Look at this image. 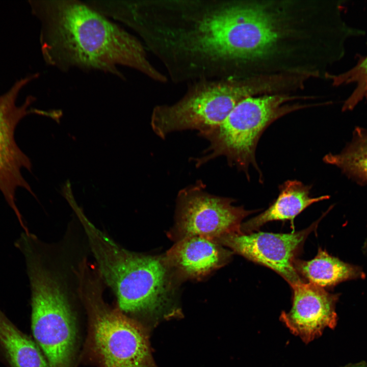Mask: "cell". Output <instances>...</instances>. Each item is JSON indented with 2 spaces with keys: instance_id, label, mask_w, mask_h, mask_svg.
Listing matches in <instances>:
<instances>
[{
  "instance_id": "cell-19",
  "label": "cell",
  "mask_w": 367,
  "mask_h": 367,
  "mask_svg": "<svg viewBox=\"0 0 367 367\" xmlns=\"http://www.w3.org/2000/svg\"><path fill=\"white\" fill-rule=\"evenodd\" d=\"M365 246V249H367V242H366Z\"/></svg>"
},
{
  "instance_id": "cell-12",
  "label": "cell",
  "mask_w": 367,
  "mask_h": 367,
  "mask_svg": "<svg viewBox=\"0 0 367 367\" xmlns=\"http://www.w3.org/2000/svg\"><path fill=\"white\" fill-rule=\"evenodd\" d=\"M232 253L214 241L195 236L176 242L165 256L182 281L203 279L227 264Z\"/></svg>"
},
{
  "instance_id": "cell-6",
  "label": "cell",
  "mask_w": 367,
  "mask_h": 367,
  "mask_svg": "<svg viewBox=\"0 0 367 367\" xmlns=\"http://www.w3.org/2000/svg\"><path fill=\"white\" fill-rule=\"evenodd\" d=\"M290 98L284 95L250 96L239 102L222 123L203 137L209 142L197 166L219 156L245 169L255 163V150L265 129L289 110L281 106Z\"/></svg>"
},
{
  "instance_id": "cell-9",
  "label": "cell",
  "mask_w": 367,
  "mask_h": 367,
  "mask_svg": "<svg viewBox=\"0 0 367 367\" xmlns=\"http://www.w3.org/2000/svg\"><path fill=\"white\" fill-rule=\"evenodd\" d=\"M36 77V74L19 80L0 96V191L24 230L27 228L15 202V193L18 188H22L33 196L35 195L21 173L23 169L31 172V162L17 145L14 133L19 121L32 113V109L29 107L35 98L29 96L19 106L16 104V99L22 88Z\"/></svg>"
},
{
  "instance_id": "cell-16",
  "label": "cell",
  "mask_w": 367,
  "mask_h": 367,
  "mask_svg": "<svg viewBox=\"0 0 367 367\" xmlns=\"http://www.w3.org/2000/svg\"><path fill=\"white\" fill-rule=\"evenodd\" d=\"M326 163L367 180V134L358 136L349 147L338 154H327Z\"/></svg>"
},
{
  "instance_id": "cell-2",
  "label": "cell",
  "mask_w": 367,
  "mask_h": 367,
  "mask_svg": "<svg viewBox=\"0 0 367 367\" xmlns=\"http://www.w3.org/2000/svg\"><path fill=\"white\" fill-rule=\"evenodd\" d=\"M85 232L104 283L115 294L125 313L153 316L172 311L180 282L165 254L128 251L94 225Z\"/></svg>"
},
{
  "instance_id": "cell-10",
  "label": "cell",
  "mask_w": 367,
  "mask_h": 367,
  "mask_svg": "<svg viewBox=\"0 0 367 367\" xmlns=\"http://www.w3.org/2000/svg\"><path fill=\"white\" fill-rule=\"evenodd\" d=\"M314 226L291 233H233L215 242L248 259L272 269L292 286L303 281L295 268L294 257Z\"/></svg>"
},
{
  "instance_id": "cell-8",
  "label": "cell",
  "mask_w": 367,
  "mask_h": 367,
  "mask_svg": "<svg viewBox=\"0 0 367 367\" xmlns=\"http://www.w3.org/2000/svg\"><path fill=\"white\" fill-rule=\"evenodd\" d=\"M232 201L209 194L200 182L183 189L177 196L175 222L168 237L175 242L195 236L216 241L242 233L241 221L252 212L232 205Z\"/></svg>"
},
{
  "instance_id": "cell-1",
  "label": "cell",
  "mask_w": 367,
  "mask_h": 367,
  "mask_svg": "<svg viewBox=\"0 0 367 367\" xmlns=\"http://www.w3.org/2000/svg\"><path fill=\"white\" fill-rule=\"evenodd\" d=\"M41 23V49L45 62L62 71L77 68L123 78L119 66L137 70L160 83L166 74L150 61L140 39L86 2H30Z\"/></svg>"
},
{
  "instance_id": "cell-11",
  "label": "cell",
  "mask_w": 367,
  "mask_h": 367,
  "mask_svg": "<svg viewBox=\"0 0 367 367\" xmlns=\"http://www.w3.org/2000/svg\"><path fill=\"white\" fill-rule=\"evenodd\" d=\"M291 286L292 308L288 312H282L280 320L293 334L308 344L321 336L325 328H334L338 294L329 293L310 282L301 281Z\"/></svg>"
},
{
  "instance_id": "cell-14",
  "label": "cell",
  "mask_w": 367,
  "mask_h": 367,
  "mask_svg": "<svg viewBox=\"0 0 367 367\" xmlns=\"http://www.w3.org/2000/svg\"><path fill=\"white\" fill-rule=\"evenodd\" d=\"M0 347L11 367H49L36 343L0 309Z\"/></svg>"
},
{
  "instance_id": "cell-17",
  "label": "cell",
  "mask_w": 367,
  "mask_h": 367,
  "mask_svg": "<svg viewBox=\"0 0 367 367\" xmlns=\"http://www.w3.org/2000/svg\"><path fill=\"white\" fill-rule=\"evenodd\" d=\"M327 77L331 78L335 86L355 84V89L343 107L344 110L352 109L367 98V56L347 71L335 75L329 74Z\"/></svg>"
},
{
  "instance_id": "cell-13",
  "label": "cell",
  "mask_w": 367,
  "mask_h": 367,
  "mask_svg": "<svg viewBox=\"0 0 367 367\" xmlns=\"http://www.w3.org/2000/svg\"><path fill=\"white\" fill-rule=\"evenodd\" d=\"M309 186L298 180H287L280 188V193L274 203L264 212L241 224V231L247 233L256 230L267 222L294 219L313 203L323 200L328 196L312 197Z\"/></svg>"
},
{
  "instance_id": "cell-15",
  "label": "cell",
  "mask_w": 367,
  "mask_h": 367,
  "mask_svg": "<svg viewBox=\"0 0 367 367\" xmlns=\"http://www.w3.org/2000/svg\"><path fill=\"white\" fill-rule=\"evenodd\" d=\"M295 267L309 282L322 287L364 277L362 270L358 266L345 263L321 249L314 258L299 261Z\"/></svg>"
},
{
  "instance_id": "cell-18",
  "label": "cell",
  "mask_w": 367,
  "mask_h": 367,
  "mask_svg": "<svg viewBox=\"0 0 367 367\" xmlns=\"http://www.w3.org/2000/svg\"><path fill=\"white\" fill-rule=\"evenodd\" d=\"M344 367H367V363L362 361L354 364H349Z\"/></svg>"
},
{
  "instance_id": "cell-7",
  "label": "cell",
  "mask_w": 367,
  "mask_h": 367,
  "mask_svg": "<svg viewBox=\"0 0 367 367\" xmlns=\"http://www.w3.org/2000/svg\"><path fill=\"white\" fill-rule=\"evenodd\" d=\"M288 5L237 1V54L243 78L249 66L277 57L298 34L294 17L285 9Z\"/></svg>"
},
{
  "instance_id": "cell-4",
  "label": "cell",
  "mask_w": 367,
  "mask_h": 367,
  "mask_svg": "<svg viewBox=\"0 0 367 367\" xmlns=\"http://www.w3.org/2000/svg\"><path fill=\"white\" fill-rule=\"evenodd\" d=\"M73 271L89 316L92 347L101 367H152L145 330L104 302V282L95 266L84 259Z\"/></svg>"
},
{
  "instance_id": "cell-5",
  "label": "cell",
  "mask_w": 367,
  "mask_h": 367,
  "mask_svg": "<svg viewBox=\"0 0 367 367\" xmlns=\"http://www.w3.org/2000/svg\"><path fill=\"white\" fill-rule=\"evenodd\" d=\"M271 82L205 80L188 84L184 95L172 104L156 106L151 115L154 133L164 139L169 134L195 129L203 137L216 129L243 99L272 90Z\"/></svg>"
},
{
  "instance_id": "cell-3",
  "label": "cell",
  "mask_w": 367,
  "mask_h": 367,
  "mask_svg": "<svg viewBox=\"0 0 367 367\" xmlns=\"http://www.w3.org/2000/svg\"><path fill=\"white\" fill-rule=\"evenodd\" d=\"M31 292V328L35 342L49 367H74L76 319L66 287L46 253L24 255Z\"/></svg>"
}]
</instances>
